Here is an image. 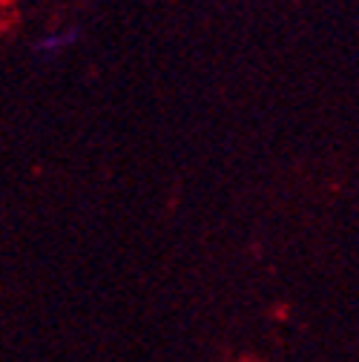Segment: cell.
Returning <instances> with one entry per match:
<instances>
[{
    "instance_id": "6da1fadb",
    "label": "cell",
    "mask_w": 359,
    "mask_h": 362,
    "mask_svg": "<svg viewBox=\"0 0 359 362\" xmlns=\"http://www.w3.org/2000/svg\"><path fill=\"white\" fill-rule=\"evenodd\" d=\"M81 37L78 29H66V32H52V35H43L40 40H35V52L37 55H55L66 47H72V43Z\"/></svg>"
}]
</instances>
